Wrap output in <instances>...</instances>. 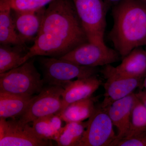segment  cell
Segmentation results:
<instances>
[{
  "mask_svg": "<svg viewBox=\"0 0 146 146\" xmlns=\"http://www.w3.org/2000/svg\"><path fill=\"white\" fill-rule=\"evenodd\" d=\"M136 98L135 93L112 103L106 108L113 125L117 129L118 133L115 142L127 135L130 129L131 118L133 104Z\"/></svg>",
  "mask_w": 146,
  "mask_h": 146,
  "instance_id": "7c38bea8",
  "label": "cell"
},
{
  "mask_svg": "<svg viewBox=\"0 0 146 146\" xmlns=\"http://www.w3.org/2000/svg\"><path fill=\"white\" fill-rule=\"evenodd\" d=\"M122 0H104L108 10L119 3Z\"/></svg>",
  "mask_w": 146,
  "mask_h": 146,
  "instance_id": "d4e9b609",
  "label": "cell"
},
{
  "mask_svg": "<svg viewBox=\"0 0 146 146\" xmlns=\"http://www.w3.org/2000/svg\"><path fill=\"white\" fill-rule=\"evenodd\" d=\"M145 127H146V107L136 97L131 112L130 129L127 134Z\"/></svg>",
  "mask_w": 146,
  "mask_h": 146,
  "instance_id": "7402d4cb",
  "label": "cell"
},
{
  "mask_svg": "<svg viewBox=\"0 0 146 146\" xmlns=\"http://www.w3.org/2000/svg\"><path fill=\"white\" fill-rule=\"evenodd\" d=\"M145 1V2L146 3V0H145V1Z\"/></svg>",
  "mask_w": 146,
  "mask_h": 146,
  "instance_id": "4316f807",
  "label": "cell"
},
{
  "mask_svg": "<svg viewBox=\"0 0 146 146\" xmlns=\"http://www.w3.org/2000/svg\"><path fill=\"white\" fill-rule=\"evenodd\" d=\"M62 121L58 115H48L34 120L32 127L39 138L55 141L62 128Z\"/></svg>",
  "mask_w": 146,
  "mask_h": 146,
  "instance_id": "d6986e66",
  "label": "cell"
},
{
  "mask_svg": "<svg viewBox=\"0 0 146 146\" xmlns=\"http://www.w3.org/2000/svg\"><path fill=\"white\" fill-rule=\"evenodd\" d=\"M64 91L63 87L57 85H48L43 87L18 119L24 123H29L44 116L58 115L62 108Z\"/></svg>",
  "mask_w": 146,
  "mask_h": 146,
  "instance_id": "52a82bcc",
  "label": "cell"
},
{
  "mask_svg": "<svg viewBox=\"0 0 146 146\" xmlns=\"http://www.w3.org/2000/svg\"><path fill=\"white\" fill-rule=\"evenodd\" d=\"M44 83L57 85L63 88L72 80L96 75L98 68L81 66L68 60L55 57L40 58Z\"/></svg>",
  "mask_w": 146,
  "mask_h": 146,
  "instance_id": "5b68a950",
  "label": "cell"
},
{
  "mask_svg": "<svg viewBox=\"0 0 146 146\" xmlns=\"http://www.w3.org/2000/svg\"><path fill=\"white\" fill-rule=\"evenodd\" d=\"M142 1H145V0H142Z\"/></svg>",
  "mask_w": 146,
  "mask_h": 146,
  "instance_id": "83f0119b",
  "label": "cell"
},
{
  "mask_svg": "<svg viewBox=\"0 0 146 146\" xmlns=\"http://www.w3.org/2000/svg\"><path fill=\"white\" fill-rule=\"evenodd\" d=\"M87 42L72 0H54L46 8L25 62L36 56L59 58Z\"/></svg>",
  "mask_w": 146,
  "mask_h": 146,
  "instance_id": "6da1fadb",
  "label": "cell"
},
{
  "mask_svg": "<svg viewBox=\"0 0 146 146\" xmlns=\"http://www.w3.org/2000/svg\"><path fill=\"white\" fill-rule=\"evenodd\" d=\"M54 0H0V4L19 11L36 10L45 7Z\"/></svg>",
  "mask_w": 146,
  "mask_h": 146,
  "instance_id": "44dd1931",
  "label": "cell"
},
{
  "mask_svg": "<svg viewBox=\"0 0 146 146\" xmlns=\"http://www.w3.org/2000/svg\"><path fill=\"white\" fill-rule=\"evenodd\" d=\"M144 86L146 89V77L144 82Z\"/></svg>",
  "mask_w": 146,
  "mask_h": 146,
  "instance_id": "484cf974",
  "label": "cell"
},
{
  "mask_svg": "<svg viewBox=\"0 0 146 146\" xmlns=\"http://www.w3.org/2000/svg\"><path fill=\"white\" fill-rule=\"evenodd\" d=\"M117 67L104 66L101 72L105 78H142L146 72L145 52L140 48H135L123 58Z\"/></svg>",
  "mask_w": 146,
  "mask_h": 146,
  "instance_id": "30bf717a",
  "label": "cell"
},
{
  "mask_svg": "<svg viewBox=\"0 0 146 146\" xmlns=\"http://www.w3.org/2000/svg\"><path fill=\"white\" fill-rule=\"evenodd\" d=\"M136 96L140 100L146 107V90L145 91H140L135 94Z\"/></svg>",
  "mask_w": 146,
  "mask_h": 146,
  "instance_id": "cb8c5ba5",
  "label": "cell"
},
{
  "mask_svg": "<svg viewBox=\"0 0 146 146\" xmlns=\"http://www.w3.org/2000/svg\"><path fill=\"white\" fill-rule=\"evenodd\" d=\"M59 58L81 66L97 68L117 62L121 57L115 50L103 48L87 42Z\"/></svg>",
  "mask_w": 146,
  "mask_h": 146,
  "instance_id": "9c48e42d",
  "label": "cell"
},
{
  "mask_svg": "<svg viewBox=\"0 0 146 146\" xmlns=\"http://www.w3.org/2000/svg\"><path fill=\"white\" fill-rule=\"evenodd\" d=\"M112 146H146V127L130 132Z\"/></svg>",
  "mask_w": 146,
  "mask_h": 146,
  "instance_id": "603a6c76",
  "label": "cell"
},
{
  "mask_svg": "<svg viewBox=\"0 0 146 146\" xmlns=\"http://www.w3.org/2000/svg\"><path fill=\"white\" fill-rule=\"evenodd\" d=\"M50 140L37 137L32 127L21 122L18 119L8 120L0 118V146L52 145Z\"/></svg>",
  "mask_w": 146,
  "mask_h": 146,
  "instance_id": "ba28073f",
  "label": "cell"
},
{
  "mask_svg": "<svg viewBox=\"0 0 146 146\" xmlns=\"http://www.w3.org/2000/svg\"><path fill=\"white\" fill-rule=\"evenodd\" d=\"M44 83L33 58L19 67L0 74V92L7 94L32 97L41 92Z\"/></svg>",
  "mask_w": 146,
  "mask_h": 146,
  "instance_id": "3957f363",
  "label": "cell"
},
{
  "mask_svg": "<svg viewBox=\"0 0 146 146\" xmlns=\"http://www.w3.org/2000/svg\"><path fill=\"white\" fill-rule=\"evenodd\" d=\"M102 84V81L96 75L71 81L64 88L62 108L58 114L70 104L92 96Z\"/></svg>",
  "mask_w": 146,
  "mask_h": 146,
  "instance_id": "4fadbf2b",
  "label": "cell"
},
{
  "mask_svg": "<svg viewBox=\"0 0 146 146\" xmlns=\"http://www.w3.org/2000/svg\"><path fill=\"white\" fill-rule=\"evenodd\" d=\"M46 9L45 7L29 11L11 9V17L15 29L25 44L34 42L39 33Z\"/></svg>",
  "mask_w": 146,
  "mask_h": 146,
  "instance_id": "8fae6325",
  "label": "cell"
},
{
  "mask_svg": "<svg viewBox=\"0 0 146 146\" xmlns=\"http://www.w3.org/2000/svg\"><path fill=\"white\" fill-rule=\"evenodd\" d=\"M87 122V127L78 146H111L117 135L106 110L101 104L96 106Z\"/></svg>",
  "mask_w": 146,
  "mask_h": 146,
  "instance_id": "8992f818",
  "label": "cell"
},
{
  "mask_svg": "<svg viewBox=\"0 0 146 146\" xmlns=\"http://www.w3.org/2000/svg\"><path fill=\"white\" fill-rule=\"evenodd\" d=\"M89 42L105 49L106 16L108 10L104 0H72Z\"/></svg>",
  "mask_w": 146,
  "mask_h": 146,
  "instance_id": "277c9868",
  "label": "cell"
},
{
  "mask_svg": "<svg viewBox=\"0 0 146 146\" xmlns=\"http://www.w3.org/2000/svg\"><path fill=\"white\" fill-rule=\"evenodd\" d=\"M113 25L109 37L121 59L146 43V3L122 0L112 8Z\"/></svg>",
  "mask_w": 146,
  "mask_h": 146,
  "instance_id": "7a4b0ae2",
  "label": "cell"
},
{
  "mask_svg": "<svg viewBox=\"0 0 146 146\" xmlns=\"http://www.w3.org/2000/svg\"><path fill=\"white\" fill-rule=\"evenodd\" d=\"M88 122H72L66 123L61 128L55 141L59 146H78L83 137Z\"/></svg>",
  "mask_w": 146,
  "mask_h": 146,
  "instance_id": "ffe728a7",
  "label": "cell"
},
{
  "mask_svg": "<svg viewBox=\"0 0 146 146\" xmlns=\"http://www.w3.org/2000/svg\"><path fill=\"white\" fill-rule=\"evenodd\" d=\"M97 98L92 96L69 104L58 115L66 123L83 121L89 119L95 110Z\"/></svg>",
  "mask_w": 146,
  "mask_h": 146,
  "instance_id": "e0dca14e",
  "label": "cell"
},
{
  "mask_svg": "<svg viewBox=\"0 0 146 146\" xmlns=\"http://www.w3.org/2000/svg\"><path fill=\"white\" fill-rule=\"evenodd\" d=\"M1 45H26L18 35L12 19L11 9L0 4Z\"/></svg>",
  "mask_w": 146,
  "mask_h": 146,
  "instance_id": "ac0fdd59",
  "label": "cell"
},
{
  "mask_svg": "<svg viewBox=\"0 0 146 146\" xmlns=\"http://www.w3.org/2000/svg\"><path fill=\"white\" fill-rule=\"evenodd\" d=\"M34 97L0 92V118L18 119L26 111Z\"/></svg>",
  "mask_w": 146,
  "mask_h": 146,
  "instance_id": "9a60e30c",
  "label": "cell"
},
{
  "mask_svg": "<svg viewBox=\"0 0 146 146\" xmlns=\"http://www.w3.org/2000/svg\"><path fill=\"white\" fill-rule=\"evenodd\" d=\"M29 48L26 45H1L0 74L24 64Z\"/></svg>",
  "mask_w": 146,
  "mask_h": 146,
  "instance_id": "2e32d148",
  "label": "cell"
},
{
  "mask_svg": "<svg viewBox=\"0 0 146 146\" xmlns=\"http://www.w3.org/2000/svg\"></svg>",
  "mask_w": 146,
  "mask_h": 146,
  "instance_id": "f1b7e54d",
  "label": "cell"
},
{
  "mask_svg": "<svg viewBox=\"0 0 146 146\" xmlns=\"http://www.w3.org/2000/svg\"><path fill=\"white\" fill-rule=\"evenodd\" d=\"M142 78L106 79L104 83V100L101 105L106 108L112 103L133 93L141 85Z\"/></svg>",
  "mask_w": 146,
  "mask_h": 146,
  "instance_id": "5bb4252c",
  "label": "cell"
}]
</instances>
